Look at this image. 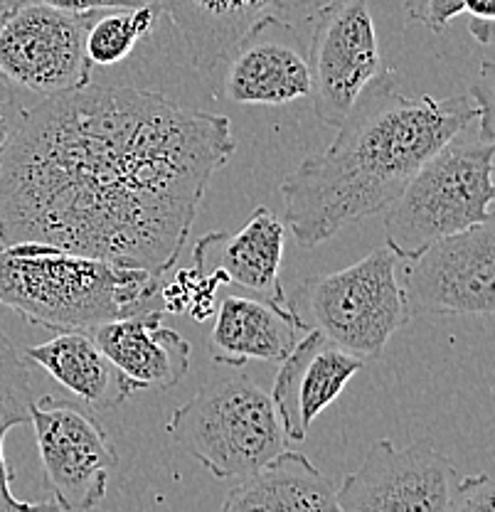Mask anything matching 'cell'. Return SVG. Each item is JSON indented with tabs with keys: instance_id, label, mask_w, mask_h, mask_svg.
<instances>
[{
	"instance_id": "obj_1",
	"label": "cell",
	"mask_w": 495,
	"mask_h": 512,
	"mask_svg": "<svg viewBox=\"0 0 495 512\" xmlns=\"http://www.w3.org/2000/svg\"><path fill=\"white\" fill-rule=\"evenodd\" d=\"M234 151L227 116L146 89L45 96L0 153V247L45 244L163 279Z\"/></svg>"
},
{
	"instance_id": "obj_2",
	"label": "cell",
	"mask_w": 495,
	"mask_h": 512,
	"mask_svg": "<svg viewBox=\"0 0 495 512\" xmlns=\"http://www.w3.org/2000/svg\"><path fill=\"white\" fill-rule=\"evenodd\" d=\"M478 121L471 94L419 99L399 92L395 69H380L363 89L326 151L281 180L284 222L301 247L390 210L427 160Z\"/></svg>"
},
{
	"instance_id": "obj_3",
	"label": "cell",
	"mask_w": 495,
	"mask_h": 512,
	"mask_svg": "<svg viewBox=\"0 0 495 512\" xmlns=\"http://www.w3.org/2000/svg\"><path fill=\"white\" fill-rule=\"evenodd\" d=\"M161 286L148 271L45 244L0 247V306L55 333L148 311Z\"/></svg>"
},
{
	"instance_id": "obj_4",
	"label": "cell",
	"mask_w": 495,
	"mask_h": 512,
	"mask_svg": "<svg viewBox=\"0 0 495 512\" xmlns=\"http://www.w3.org/2000/svg\"><path fill=\"white\" fill-rule=\"evenodd\" d=\"M495 141L451 138L417 170L387 210V247L397 259H414L446 237L493 220Z\"/></svg>"
},
{
	"instance_id": "obj_5",
	"label": "cell",
	"mask_w": 495,
	"mask_h": 512,
	"mask_svg": "<svg viewBox=\"0 0 495 512\" xmlns=\"http://www.w3.org/2000/svg\"><path fill=\"white\" fill-rule=\"evenodd\" d=\"M170 441L220 480H242L286 451L271 394L247 375L215 377L165 424Z\"/></svg>"
},
{
	"instance_id": "obj_6",
	"label": "cell",
	"mask_w": 495,
	"mask_h": 512,
	"mask_svg": "<svg viewBox=\"0 0 495 512\" xmlns=\"http://www.w3.org/2000/svg\"><path fill=\"white\" fill-rule=\"evenodd\" d=\"M306 330H316L335 348L377 360L409 318L397 256L387 244L345 269L308 276L286 298Z\"/></svg>"
},
{
	"instance_id": "obj_7",
	"label": "cell",
	"mask_w": 495,
	"mask_h": 512,
	"mask_svg": "<svg viewBox=\"0 0 495 512\" xmlns=\"http://www.w3.org/2000/svg\"><path fill=\"white\" fill-rule=\"evenodd\" d=\"M92 18L50 5H8L0 20V74L40 99L87 87L92 64L84 37Z\"/></svg>"
},
{
	"instance_id": "obj_8",
	"label": "cell",
	"mask_w": 495,
	"mask_h": 512,
	"mask_svg": "<svg viewBox=\"0 0 495 512\" xmlns=\"http://www.w3.org/2000/svg\"><path fill=\"white\" fill-rule=\"evenodd\" d=\"M45 485L62 512H92L106 498L119 453L104 426L84 409L55 397L30 407Z\"/></svg>"
},
{
	"instance_id": "obj_9",
	"label": "cell",
	"mask_w": 495,
	"mask_h": 512,
	"mask_svg": "<svg viewBox=\"0 0 495 512\" xmlns=\"http://www.w3.org/2000/svg\"><path fill=\"white\" fill-rule=\"evenodd\" d=\"M409 316H481L495 311L493 220L431 244L399 271Z\"/></svg>"
},
{
	"instance_id": "obj_10",
	"label": "cell",
	"mask_w": 495,
	"mask_h": 512,
	"mask_svg": "<svg viewBox=\"0 0 495 512\" xmlns=\"http://www.w3.org/2000/svg\"><path fill=\"white\" fill-rule=\"evenodd\" d=\"M306 55L313 111L323 124L338 128L382 69L380 40L367 0H330L323 5L313 18Z\"/></svg>"
},
{
	"instance_id": "obj_11",
	"label": "cell",
	"mask_w": 495,
	"mask_h": 512,
	"mask_svg": "<svg viewBox=\"0 0 495 512\" xmlns=\"http://www.w3.org/2000/svg\"><path fill=\"white\" fill-rule=\"evenodd\" d=\"M454 483V461L431 439L402 448L380 439L335 493L340 512H446Z\"/></svg>"
},
{
	"instance_id": "obj_12",
	"label": "cell",
	"mask_w": 495,
	"mask_h": 512,
	"mask_svg": "<svg viewBox=\"0 0 495 512\" xmlns=\"http://www.w3.org/2000/svg\"><path fill=\"white\" fill-rule=\"evenodd\" d=\"M227 99L239 106H286L311 96V69L301 35L279 15L259 20L230 52Z\"/></svg>"
},
{
	"instance_id": "obj_13",
	"label": "cell",
	"mask_w": 495,
	"mask_h": 512,
	"mask_svg": "<svg viewBox=\"0 0 495 512\" xmlns=\"http://www.w3.org/2000/svg\"><path fill=\"white\" fill-rule=\"evenodd\" d=\"M360 370V357L335 348L316 330H306L294 350L279 362L269 392L286 439H306L313 421L343 394Z\"/></svg>"
},
{
	"instance_id": "obj_14",
	"label": "cell",
	"mask_w": 495,
	"mask_h": 512,
	"mask_svg": "<svg viewBox=\"0 0 495 512\" xmlns=\"http://www.w3.org/2000/svg\"><path fill=\"white\" fill-rule=\"evenodd\" d=\"M286 224L269 207H257L239 232H210L195 244V269L220 286H239L264 301L289 306L281 286Z\"/></svg>"
},
{
	"instance_id": "obj_15",
	"label": "cell",
	"mask_w": 495,
	"mask_h": 512,
	"mask_svg": "<svg viewBox=\"0 0 495 512\" xmlns=\"http://www.w3.org/2000/svg\"><path fill=\"white\" fill-rule=\"evenodd\" d=\"M106 360L119 370L131 394L173 389L188 377L190 348L178 330L163 323V311H138L92 328Z\"/></svg>"
},
{
	"instance_id": "obj_16",
	"label": "cell",
	"mask_w": 495,
	"mask_h": 512,
	"mask_svg": "<svg viewBox=\"0 0 495 512\" xmlns=\"http://www.w3.org/2000/svg\"><path fill=\"white\" fill-rule=\"evenodd\" d=\"M210 355L217 365L242 367L247 362H281L306 328L289 306L264 298L227 296L215 313Z\"/></svg>"
},
{
	"instance_id": "obj_17",
	"label": "cell",
	"mask_w": 495,
	"mask_h": 512,
	"mask_svg": "<svg viewBox=\"0 0 495 512\" xmlns=\"http://www.w3.org/2000/svg\"><path fill=\"white\" fill-rule=\"evenodd\" d=\"M294 3L296 0H161L158 10L168 15L180 32L188 62L210 72L230 57L237 42L259 20Z\"/></svg>"
},
{
	"instance_id": "obj_18",
	"label": "cell",
	"mask_w": 495,
	"mask_h": 512,
	"mask_svg": "<svg viewBox=\"0 0 495 512\" xmlns=\"http://www.w3.org/2000/svg\"><path fill=\"white\" fill-rule=\"evenodd\" d=\"M222 512H340L333 483L311 458L281 451L227 493Z\"/></svg>"
},
{
	"instance_id": "obj_19",
	"label": "cell",
	"mask_w": 495,
	"mask_h": 512,
	"mask_svg": "<svg viewBox=\"0 0 495 512\" xmlns=\"http://www.w3.org/2000/svg\"><path fill=\"white\" fill-rule=\"evenodd\" d=\"M20 355L35 362L62 389L97 412L121 407L133 394L124 377L99 350L89 330H65L42 345H30Z\"/></svg>"
},
{
	"instance_id": "obj_20",
	"label": "cell",
	"mask_w": 495,
	"mask_h": 512,
	"mask_svg": "<svg viewBox=\"0 0 495 512\" xmlns=\"http://www.w3.org/2000/svg\"><path fill=\"white\" fill-rule=\"evenodd\" d=\"M33 402V377L25 357L10 343L8 333L0 325V512H62L55 500H20L13 490V468L5 461L8 431L30 424Z\"/></svg>"
},
{
	"instance_id": "obj_21",
	"label": "cell",
	"mask_w": 495,
	"mask_h": 512,
	"mask_svg": "<svg viewBox=\"0 0 495 512\" xmlns=\"http://www.w3.org/2000/svg\"><path fill=\"white\" fill-rule=\"evenodd\" d=\"M158 5L136 10H101L94 13L84 37V55L94 67H114L136 50L138 42L156 25Z\"/></svg>"
},
{
	"instance_id": "obj_22",
	"label": "cell",
	"mask_w": 495,
	"mask_h": 512,
	"mask_svg": "<svg viewBox=\"0 0 495 512\" xmlns=\"http://www.w3.org/2000/svg\"><path fill=\"white\" fill-rule=\"evenodd\" d=\"M220 288L212 276H202L198 269H180L170 284L161 286L158 298L168 313L190 316L193 320H207L215 313V291Z\"/></svg>"
},
{
	"instance_id": "obj_23",
	"label": "cell",
	"mask_w": 495,
	"mask_h": 512,
	"mask_svg": "<svg viewBox=\"0 0 495 512\" xmlns=\"http://www.w3.org/2000/svg\"><path fill=\"white\" fill-rule=\"evenodd\" d=\"M446 512H495V483L491 473H473L456 480Z\"/></svg>"
},
{
	"instance_id": "obj_24",
	"label": "cell",
	"mask_w": 495,
	"mask_h": 512,
	"mask_svg": "<svg viewBox=\"0 0 495 512\" xmlns=\"http://www.w3.org/2000/svg\"><path fill=\"white\" fill-rule=\"evenodd\" d=\"M471 99L478 106V136L495 141V67L493 60H483L471 87Z\"/></svg>"
},
{
	"instance_id": "obj_25",
	"label": "cell",
	"mask_w": 495,
	"mask_h": 512,
	"mask_svg": "<svg viewBox=\"0 0 495 512\" xmlns=\"http://www.w3.org/2000/svg\"><path fill=\"white\" fill-rule=\"evenodd\" d=\"M25 114H28V106L20 99V89L0 74V153L10 146L15 133L20 131Z\"/></svg>"
},
{
	"instance_id": "obj_26",
	"label": "cell",
	"mask_w": 495,
	"mask_h": 512,
	"mask_svg": "<svg viewBox=\"0 0 495 512\" xmlns=\"http://www.w3.org/2000/svg\"><path fill=\"white\" fill-rule=\"evenodd\" d=\"M8 5L37 3L50 5V8L65 10V13H101V10H136L146 5H158L161 0H5Z\"/></svg>"
},
{
	"instance_id": "obj_27",
	"label": "cell",
	"mask_w": 495,
	"mask_h": 512,
	"mask_svg": "<svg viewBox=\"0 0 495 512\" xmlns=\"http://www.w3.org/2000/svg\"><path fill=\"white\" fill-rule=\"evenodd\" d=\"M461 13H466L463 0H422V3L407 15L412 20H417V23L427 25L431 32H439L444 30L451 20L459 18Z\"/></svg>"
},
{
	"instance_id": "obj_28",
	"label": "cell",
	"mask_w": 495,
	"mask_h": 512,
	"mask_svg": "<svg viewBox=\"0 0 495 512\" xmlns=\"http://www.w3.org/2000/svg\"><path fill=\"white\" fill-rule=\"evenodd\" d=\"M463 8H466V13L471 15V18H495V0H463Z\"/></svg>"
},
{
	"instance_id": "obj_29",
	"label": "cell",
	"mask_w": 495,
	"mask_h": 512,
	"mask_svg": "<svg viewBox=\"0 0 495 512\" xmlns=\"http://www.w3.org/2000/svg\"><path fill=\"white\" fill-rule=\"evenodd\" d=\"M468 32H471V35L476 37L478 42H483V45H491V40H493V20L471 18V23H468Z\"/></svg>"
},
{
	"instance_id": "obj_30",
	"label": "cell",
	"mask_w": 495,
	"mask_h": 512,
	"mask_svg": "<svg viewBox=\"0 0 495 512\" xmlns=\"http://www.w3.org/2000/svg\"><path fill=\"white\" fill-rule=\"evenodd\" d=\"M5 8H8V3H5V0H0V20H3V13H5Z\"/></svg>"
}]
</instances>
